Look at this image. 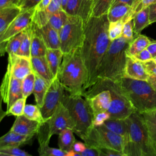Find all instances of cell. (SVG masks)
Instances as JSON below:
<instances>
[{
    "mask_svg": "<svg viewBox=\"0 0 156 156\" xmlns=\"http://www.w3.org/2000/svg\"><path fill=\"white\" fill-rule=\"evenodd\" d=\"M103 90H108L112 96L111 104L107 110L110 118L126 119L135 111L122 93L117 82L109 79H98L93 85L83 92L82 96L87 98Z\"/></svg>",
    "mask_w": 156,
    "mask_h": 156,
    "instance_id": "cell-6",
    "label": "cell"
},
{
    "mask_svg": "<svg viewBox=\"0 0 156 156\" xmlns=\"http://www.w3.org/2000/svg\"><path fill=\"white\" fill-rule=\"evenodd\" d=\"M82 140L88 147L98 149H114L123 153V138L120 135L101 126H93Z\"/></svg>",
    "mask_w": 156,
    "mask_h": 156,
    "instance_id": "cell-9",
    "label": "cell"
},
{
    "mask_svg": "<svg viewBox=\"0 0 156 156\" xmlns=\"http://www.w3.org/2000/svg\"><path fill=\"white\" fill-rule=\"evenodd\" d=\"M147 81L154 89L156 90V74L149 76Z\"/></svg>",
    "mask_w": 156,
    "mask_h": 156,
    "instance_id": "cell-57",
    "label": "cell"
},
{
    "mask_svg": "<svg viewBox=\"0 0 156 156\" xmlns=\"http://www.w3.org/2000/svg\"><path fill=\"white\" fill-rule=\"evenodd\" d=\"M128 57H132V58H133L140 62H147V61L152 60V57L151 54H150V52L148 51V50L146 48L133 56H128Z\"/></svg>",
    "mask_w": 156,
    "mask_h": 156,
    "instance_id": "cell-46",
    "label": "cell"
},
{
    "mask_svg": "<svg viewBox=\"0 0 156 156\" xmlns=\"http://www.w3.org/2000/svg\"><path fill=\"white\" fill-rule=\"evenodd\" d=\"M124 23L122 20L110 22L108 26V37L111 41L116 40L122 36Z\"/></svg>",
    "mask_w": 156,
    "mask_h": 156,
    "instance_id": "cell-39",
    "label": "cell"
},
{
    "mask_svg": "<svg viewBox=\"0 0 156 156\" xmlns=\"http://www.w3.org/2000/svg\"><path fill=\"white\" fill-rule=\"evenodd\" d=\"M24 30H25L16 35L7 42L5 46V52H7L8 54H16L23 41L24 35Z\"/></svg>",
    "mask_w": 156,
    "mask_h": 156,
    "instance_id": "cell-38",
    "label": "cell"
},
{
    "mask_svg": "<svg viewBox=\"0 0 156 156\" xmlns=\"http://www.w3.org/2000/svg\"><path fill=\"white\" fill-rule=\"evenodd\" d=\"M48 82L43 78L35 74L34 87L32 94L34 96L36 104L41 108L43 104L44 96L49 87Z\"/></svg>",
    "mask_w": 156,
    "mask_h": 156,
    "instance_id": "cell-27",
    "label": "cell"
},
{
    "mask_svg": "<svg viewBox=\"0 0 156 156\" xmlns=\"http://www.w3.org/2000/svg\"><path fill=\"white\" fill-rule=\"evenodd\" d=\"M134 38L140 35L141 31L149 24V7L138 12L133 18Z\"/></svg>",
    "mask_w": 156,
    "mask_h": 156,
    "instance_id": "cell-26",
    "label": "cell"
},
{
    "mask_svg": "<svg viewBox=\"0 0 156 156\" xmlns=\"http://www.w3.org/2000/svg\"><path fill=\"white\" fill-rule=\"evenodd\" d=\"M66 156H80V154L74 151L73 149H71L66 152Z\"/></svg>",
    "mask_w": 156,
    "mask_h": 156,
    "instance_id": "cell-58",
    "label": "cell"
},
{
    "mask_svg": "<svg viewBox=\"0 0 156 156\" xmlns=\"http://www.w3.org/2000/svg\"><path fill=\"white\" fill-rule=\"evenodd\" d=\"M116 82L135 111L141 114L156 109V90L147 80L122 77Z\"/></svg>",
    "mask_w": 156,
    "mask_h": 156,
    "instance_id": "cell-5",
    "label": "cell"
},
{
    "mask_svg": "<svg viewBox=\"0 0 156 156\" xmlns=\"http://www.w3.org/2000/svg\"><path fill=\"white\" fill-rule=\"evenodd\" d=\"M99 150L100 151V156H125L123 153L114 149H101Z\"/></svg>",
    "mask_w": 156,
    "mask_h": 156,
    "instance_id": "cell-48",
    "label": "cell"
},
{
    "mask_svg": "<svg viewBox=\"0 0 156 156\" xmlns=\"http://www.w3.org/2000/svg\"><path fill=\"white\" fill-rule=\"evenodd\" d=\"M26 99L24 98L17 99L10 106V107L6 110L7 115H13L15 116H18L23 115L24 108L26 105Z\"/></svg>",
    "mask_w": 156,
    "mask_h": 156,
    "instance_id": "cell-40",
    "label": "cell"
},
{
    "mask_svg": "<svg viewBox=\"0 0 156 156\" xmlns=\"http://www.w3.org/2000/svg\"><path fill=\"white\" fill-rule=\"evenodd\" d=\"M22 80L15 77L10 68L7 67L6 72L2 79L0 90L3 102L6 104L7 110L17 99L23 98L21 90Z\"/></svg>",
    "mask_w": 156,
    "mask_h": 156,
    "instance_id": "cell-12",
    "label": "cell"
},
{
    "mask_svg": "<svg viewBox=\"0 0 156 156\" xmlns=\"http://www.w3.org/2000/svg\"><path fill=\"white\" fill-rule=\"evenodd\" d=\"M7 67L15 77L21 80L32 72L30 58L13 54H9Z\"/></svg>",
    "mask_w": 156,
    "mask_h": 156,
    "instance_id": "cell-15",
    "label": "cell"
},
{
    "mask_svg": "<svg viewBox=\"0 0 156 156\" xmlns=\"http://www.w3.org/2000/svg\"><path fill=\"white\" fill-rule=\"evenodd\" d=\"M124 77L137 80H147L149 74L146 71L141 62L127 56Z\"/></svg>",
    "mask_w": 156,
    "mask_h": 156,
    "instance_id": "cell-18",
    "label": "cell"
},
{
    "mask_svg": "<svg viewBox=\"0 0 156 156\" xmlns=\"http://www.w3.org/2000/svg\"><path fill=\"white\" fill-rule=\"evenodd\" d=\"M137 1L138 0H115L113 4H117V3H124V4H126L127 5H129V6L132 7Z\"/></svg>",
    "mask_w": 156,
    "mask_h": 156,
    "instance_id": "cell-55",
    "label": "cell"
},
{
    "mask_svg": "<svg viewBox=\"0 0 156 156\" xmlns=\"http://www.w3.org/2000/svg\"><path fill=\"white\" fill-rule=\"evenodd\" d=\"M86 147H87V146H86V144H85V143H82V142L76 141V142L74 143V145H73V149L74 151H76V152L79 153L80 155V153H81L82 151H83L85 150V149L86 148Z\"/></svg>",
    "mask_w": 156,
    "mask_h": 156,
    "instance_id": "cell-52",
    "label": "cell"
},
{
    "mask_svg": "<svg viewBox=\"0 0 156 156\" xmlns=\"http://www.w3.org/2000/svg\"><path fill=\"white\" fill-rule=\"evenodd\" d=\"M42 123L30 119L24 115L16 116L10 130L23 136H34Z\"/></svg>",
    "mask_w": 156,
    "mask_h": 156,
    "instance_id": "cell-16",
    "label": "cell"
},
{
    "mask_svg": "<svg viewBox=\"0 0 156 156\" xmlns=\"http://www.w3.org/2000/svg\"><path fill=\"white\" fill-rule=\"evenodd\" d=\"M63 56V53L60 48H47L46 49L45 57L54 78L58 74Z\"/></svg>",
    "mask_w": 156,
    "mask_h": 156,
    "instance_id": "cell-23",
    "label": "cell"
},
{
    "mask_svg": "<svg viewBox=\"0 0 156 156\" xmlns=\"http://www.w3.org/2000/svg\"><path fill=\"white\" fill-rule=\"evenodd\" d=\"M152 140L156 143V109L141 113Z\"/></svg>",
    "mask_w": 156,
    "mask_h": 156,
    "instance_id": "cell-33",
    "label": "cell"
},
{
    "mask_svg": "<svg viewBox=\"0 0 156 156\" xmlns=\"http://www.w3.org/2000/svg\"><path fill=\"white\" fill-rule=\"evenodd\" d=\"M122 36L127 40L131 42L134 38L133 21V19L124 23L122 32Z\"/></svg>",
    "mask_w": 156,
    "mask_h": 156,
    "instance_id": "cell-43",
    "label": "cell"
},
{
    "mask_svg": "<svg viewBox=\"0 0 156 156\" xmlns=\"http://www.w3.org/2000/svg\"><path fill=\"white\" fill-rule=\"evenodd\" d=\"M103 128L120 135L124 140V147L127 143L129 138V124L126 119H107L102 126Z\"/></svg>",
    "mask_w": 156,
    "mask_h": 156,
    "instance_id": "cell-20",
    "label": "cell"
},
{
    "mask_svg": "<svg viewBox=\"0 0 156 156\" xmlns=\"http://www.w3.org/2000/svg\"><path fill=\"white\" fill-rule=\"evenodd\" d=\"M33 136H23L16 133L10 130L0 137V149L9 147H19L30 144Z\"/></svg>",
    "mask_w": 156,
    "mask_h": 156,
    "instance_id": "cell-22",
    "label": "cell"
},
{
    "mask_svg": "<svg viewBox=\"0 0 156 156\" xmlns=\"http://www.w3.org/2000/svg\"><path fill=\"white\" fill-rule=\"evenodd\" d=\"M149 21L151 24L156 22V2L149 5Z\"/></svg>",
    "mask_w": 156,
    "mask_h": 156,
    "instance_id": "cell-50",
    "label": "cell"
},
{
    "mask_svg": "<svg viewBox=\"0 0 156 156\" xmlns=\"http://www.w3.org/2000/svg\"><path fill=\"white\" fill-rule=\"evenodd\" d=\"M128 141L124 147L125 156H156V143L152 140L141 113L133 112L127 118Z\"/></svg>",
    "mask_w": 156,
    "mask_h": 156,
    "instance_id": "cell-3",
    "label": "cell"
},
{
    "mask_svg": "<svg viewBox=\"0 0 156 156\" xmlns=\"http://www.w3.org/2000/svg\"><path fill=\"white\" fill-rule=\"evenodd\" d=\"M85 23L76 16H69L67 22L58 31L60 49L64 54L80 48L84 38Z\"/></svg>",
    "mask_w": 156,
    "mask_h": 156,
    "instance_id": "cell-8",
    "label": "cell"
},
{
    "mask_svg": "<svg viewBox=\"0 0 156 156\" xmlns=\"http://www.w3.org/2000/svg\"><path fill=\"white\" fill-rule=\"evenodd\" d=\"M30 60L32 71L35 74L44 79L49 85L54 78L50 71L45 55L31 57Z\"/></svg>",
    "mask_w": 156,
    "mask_h": 156,
    "instance_id": "cell-21",
    "label": "cell"
},
{
    "mask_svg": "<svg viewBox=\"0 0 156 156\" xmlns=\"http://www.w3.org/2000/svg\"><path fill=\"white\" fill-rule=\"evenodd\" d=\"M115 0H93L92 16H99L107 13Z\"/></svg>",
    "mask_w": 156,
    "mask_h": 156,
    "instance_id": "cell-35",
    "label": "cell"
},
{
    "mask_svg": "<svg viewBox=\"0 0 156 156\" xmlns=\"http://www.w3.org/2000/svg\"><path fill=\"white\" fill-rule=\"evenodd\" d=\"M156 2V0H138L130 8L129 12L127 14L125 18L122 20L123 23L130 20L133 18L135 15L142 10L143 9L149 7L150 5Z\"/></svg>",
    "mask_w": 156,
    "mask_h": 156,
    "instance_id": "cell-34",
    "label": "cell"
},
{
    "mask_svg": "<svg viewBox=\"0 0 156 156\" xmlns=\"http://www.w3.org/2000/svg\"><path fill=\"white\" fill-rule=\"evenodd\" d=\"M151 40L146 35L140 34L129 43L126 51L127 56H133L146 49L151 43Z\"/></svg>",
    "mask_w": 156,
    "mask_h": 156,
    "instance_id": "cell-28",
    "label": "cell"
},
{
    "mask_svg": "<svg viewBox=\"0 0 156 156\" xmlns=\"http://www.w3.org/2000/svg\"><path fill=\"white\" fill-rule=\"evenodd\" d=\"M109 23L106 13L91 16L85 24L84 38L80 49L88 73L86 90L96 82L98 67L112 41L108 37Z\"/></svg>",
    "mask_w": 156,
    "mask_h": 156,
    "instance_id": "cell-1",
    "label": "cell"
},
{
    "mask_svg": "<svg viewBox=\"0 0 156 156\" xmlns=\"http://www.w3.org/2000/svg\"><path fill=\"white\" fill-rule=\"evenodd\" d=\"M130 43L122 36L111 41L98 67L96 80L109 79L116 82L124 77L126 51Z\"/></svg>",
    "mask_w": 156,
    "mask_h": 156,
    "instance_id": "cell-4",
    "label": "cell"
},
{
    "mask_svg": "<svg viewBox=\"0 0 156 156\" xmlns=\"http://www.w3.org/2000/svg\"><path fill=\"white\" fill-rule=\"evenodd\" d=\"M80 156H100V151L96 148L87 146L85 150L80 153Z\"/></svg>",
    "mask_w": 156,
    "mask_h": 156,
    "instance_id": "cell-49",
    "label": "cell"
},
{
    "mask_svg": "<svg viewBox=\"0 0 156 156\" xmlns=\"http://www.w3.org/2000/svg\"><path fill=\"white\" fill-rule=\"evenodd\" d=\"M41 0H18L17 6L19 7L21 11L34 9Z\"/></svg>",
    "mask_w": 156,
    "mask_h": 156,
    "instance_id": "cell-44",
    "label": "cell"
},
{
    "mask_svg": "<svg viewBox=\"0 0 156 156\" xmlns=\"http://www.w3.org/2000/svg\"><path fill=\"white\" fill-rule=\"evenodd\" d=\"M131 7L124 3L113 4L107 12L109 22H116L122 20L129 12Z\"/></svg>",
    "mask_w": 156,
    "mask_h": 156,
    "instance_id": "cell-29",
    "label": "cell"
},
{
    "mask_svg": "<svg viewBox=\"0 0 156 156\" xmlns=\"http://www.w3.org/2000/svg\"><path fill=\"white\" fill-rule=\"evenodd\" d=\"M34 12L35 8L21 11L0 35V56L4 55L5 52V46L7 42L30 25Z\"/></svg>",
    "mask_w": 156,
    "mask_h": 156,
    "instance_id": "cell-11",
    "label": "cell"
},
{
    "mask_svg": "<svg viewBox=\"0 0 156 156\" xmlns=\"http://www.w3.org/2000/svg\"><path fill=\"white\" fill-rule=\"evenodd\" d=\"M146 49L151 54L152 58L156 56V40L151 41Z\"/></svg>",
    "mask_w": 156,
    "mask_h": 156,
    "instance_id": "cell-53",
    "label": "cell"
},
{
    "mask_svg": "<svg viewBox=\"0 0 156 156\" xmlns=\"http://www.w3.org/2000/svg\"><path fill=\"white\" fill-rule=\"evenodd\" d=\"M93 0H68L65 11L73 16L81 18L85 24L92 16Z\"/></svg>",
    "mask_w": 156,
    "mask_h": 156,
    "instance_id": "cell-14",
    "label": "cell"
},
{
    "mask_svg": "<svg viewBox=\"0 0 156 156\" xmlns=\"http://www.w3.org/2000/svg\"><path fill=\"white\" fill-rule=\"evenodd\" d=\"M52 0H41L40 2L35 7V10H42L45 9L50 4Z\"/></svg>",
    "mask_w": 156,
    "mask_h": 156,
    "instance_id": "cell-54",
    "label": "cell"
},
{
    "mask_svg": "<svg viewBox=\"0 0 156 156\" xmlns=\"http://www.w3.org/2000/svg\"><path fill=\"white\" fill-rule=\"evenodd\" d=\"M66 90L56 76L49 84L46 93L44 102L40 108L43 119L46 121L54 114L60 104Z\"/></svg>",
    "mask_w": 156,
    "mask_h": 156,
    "instance_id": "cell-10",
    "label": "cell"
},
{
    "mask_svg": "<svg viewBox=\"0 0 156 156\" xmlns=\"http://www.w3.org/2000/svg\"><path fill=\"white\" fill-rule=\"evenodd\" d=\"M38 154L40 156H66V152L60 148L51 147L49 145L39 147Z\"/></svg>",
    "mask_w": 156,
    "mask_h": 156,
    "instance_id": "cell-41",
    "label": "cell"
},
{
    "mask_svg": "<svg viewBox=\"0 0 156 156\" xmlns=\"http://www.w3.org/2000/svg\"><path fill=\"white\" fill-rule=\"evenodd\" d=\"M152 60H153V61H154L155 63H156V56L152 58Z\"/></svg>",
    "mask_w": 156,
    "mask_h": 156,
    "instance_id": "cell-60",
    "label": "cell"
},
{
    "mask_svg": "<svg viewBox=\"0 0 156 156\" xmlns=\"http://www.w3.org/2000/svg\"><path fill=\"white\" fill-rule=\"evenodd\" d=\"M68 0H60V3H61V8L62 10L65 11L67 2Z\"/></svg>",
    "mask_w": 156,
    "mask_h": 156,
    "instance_id": "cell-59",
    "label": "cell"
},
{
    "mask_svg": "<svg viewBox=\"0 0 156 156\" xmlns=\"http://www.w3.org/2000/svg\"><path fill=\"white\" fill-rule=\"evenodd\" d=\"M21 12V9L17 5L0 9V35Z\"/></svg>",
    "mask_w": 156,
    "mask_h": 156,
    "instance_id": "cell-25",
    "label": "cell"
},
{
    "mask_svg": "<svg viewBox=\"0 0 156 156\" xmlns=\"http://www.w3.org/2000/svg\"><path fill=\"white\" fill-rule=\"evenodd\" d=\"M32 23L43 38L47 48H60L58 32L54 29L49 23L40 27L37 26L32 22Z\"/></svg>",
    "mask_w": 156,
    "mask_h": 156,
    "instance_id": "cell-19",
    "label": "cell"
},
{
    "mask_svg": "<svg viewBox=\"0 0 156 156\" xmlns=\"http://www.w3.org/2000/svg\"><path fill=\"white\" fill-rule=\"evenodd\" d=\"M62 103L68 110L75 122L73 130L82 140L93 126V113L87 101L80 94H71L65 92Z\"/></svg>",
    "mask_w": 156,
    "mask_h": 156,
    "instance_id": "cell-7",
    "label": "cell"
},
{
    "mask_svg": "<svg viewBox=\"0 0 156 156\" xmlns=\"http://www.w3.org/2000/svg\"><path fill=\"white\" fill-rule=\"evenodd\" d=\"M85 99L91 107L93 115H95L108 110L111 104L112 96L108 90H103Z\"/></svg>",
    "mask_w": 156,
    "mask_h": 156,
    "instance_id": "cell-17",
    "label": "cell"
},
{
    "mask_svg": "<svg viewBox=\"0 0 156 156\" xmlns=\"http://www.w3.org/2000/svg\"><path fill=\"white\" fill-rule=\"evenodd\" d=\"M80 48L63 54L57 76L66 91L71 94L82 95L88 83V73Z\"/></svg>",
    "mask_w": 156,
    "mask_h": 156,
    "instance_id": "cell-2",
    "label": "cell"
},
{
    "mask_svg": "<svg viewBox=\"0 0 156 156\" xmlns=\"http://www.w3.org/2000/svg\"><path fill=\"white\" fill-rule=\"evenodd\" d=\"M30 43H31V28L30 25L24 30V35L23 41L21 43L20 48L17 51L16 55L30 58L31 57L30 56Z\"/></svg>",
    "mask_w": 156,
    "mask_h": 156,
    "instance_id": "cell-32",
    "label": "cell"
},
{
    "mask_svg": "<svg viewBox=\"0 0 156 156\" xmlns=\"http://www.w3.org/2000/svg\"><path fill=\"white\" fill-rule=\"evenodd\" d=\"M35 79V74L32 71L26 76L21 83V90L23 98L27 99L33 92Z\"/></svg>",
    "mask_w": 156,
    "mask_h": 156,
    "instance_id": "cell-37",
    "label": "cell"
},
{
    "mask_svg": "<svg viewBox=\"0 0 156 156\" xmlns=\"http://www.w3.org/2000/svg\"><path fill=\"white\" fill-rule=\"evenodd\" d=\"M108 118H110V115L107 111L99 113L94 115L93 125V126H101Z\"/></svg>",
    "mask_w": 156,
    "mask_h": 156,
    "instance_id": "cell-45",
    "label": "cell"
},
{
    "mask_svg": "<svg viewBox=\"0 0 156 156\" xmlns=\"http://www.w3.org/2000/svg\"><path fill=\"white\" fill-rule=\"evenodd\" d=\"M69 16V15L65 11L60 9L49 17L48 23L54 29L58 32L67 22Z\"/></svg>",
    "mask_w": 156,
    "mask_h": 156,
    "instance_id": "cell-31",
    "label": "cell"
},
{
    "mask_svg": "<svg viewBox=\"0 0 156 156\" xmlns=\"http://www.w3.org/2000/svg\"><path fill=\"white\" fill-rule=\"evenodd\" d=\"M31 28V43H30V56L40 57L44 56L47 47L32 23Z\"/></svg>",
    "mask_w": 156,
    "mask_h": 156,
    "instance_id": "cell-24",
    "label": "cell"
},
{
    "mask_svg": "<svg viewBox=\"0 0 156 156\" xmlns=\"http://www.w3.org/2000/svg\"><path fill=\"white\" fill-rule=\"evenodd\" d=\"M48 128L50 137L54 135H58L63 130L69 128L74 130L75 122L68 110L61 102L58 108L51 116L45 121Z\"/></svg>",
    "mask_w": 156,
    "mask_h": 156,
    "instance_id": "cell-13",
    "label": "cell"
},
{
    "mask_svg": "<svg viewBox=\"0 0 156 156\" xmlns=\"http://www.w3.org/2000/svg\"><path fill=\"white\" fill-rule=\"evenodd\" d=\"M23 115L30 119L38 121L41 123L44 122L40 108L37 104H26Z\"/></svg>",
    "mask_w": 156,
    "mask_h": 156,
    "instance_id": "cell-36",
    "label": "cell"
},
{
    "mask_svg": "<svg viewBox=\"0 0 156 156\" xmlns=\"http://www.w3.org/2000/svg\"><path fill=\"white\" fill-rule=\"evenodd\" d=\"M2 97L1 95V92L0 90V122L4 119V118L7 116V111H4L2 108Z\"/></svg>",
    "mask_w": 156,
    "mask_h": 156,
    "instance_id": "cell-56",
    "label": "cell"
},
{
    "mask_svg": "<svg viewBox=\"0 0 156 156\" xmlns=\"http://www.w3.org/2000/svg\"><path fill=\"white\" fill-rule=\"evenodd\" d=\"M18 2V0H0V9L12 5H17Z\"/></svg>",
    "mask_w": 156,
    "mask_h": 156,
    "instance_id": "cell-51",
    "label": "cell"
},
{
    "mask_svg": "<svg viewBox=\"0 0 156 156\" xmlns=\"http://www.w3.org/2000/svg\"><path fill=\"white\" fill-rule=\"evenodd\" d=\"M0 156H31L19 147H9L0 149Z\"/></svg>",
    "mask_w": 156,
    "mask_h": 156,
    "instance_id": "cell-42",
    "label": "cell"
},
{
    "mask_svg": "<svg viewBox=\"0 0 156 156\" xmlns=\"http://www.w3.org/2000/svg\"><path fill=\"white\" fill-rule=\"evenodd\" d=\"M142 63L149 76L156 74V63L152 60L142 62Z\"/></svg>",
    "mask_w": 156,
    "mask_h": 156,
    "instance_id": "cell-47",
    "label": "cell"
},
{
    "mask_svg": "<svg viewBox=\"0 0 156 156\" xmlns=\"http://www.w3.org/2000/svg\"><path fill=\"white\" fill-rule=\"evenodd\" d=\"M76 142L73 129L67 128L61 131L58 135V148L67 152L73 149V145Z\"/></svg>",
    "mask_w": 156,
    "mask_h": 156,
    "instance_id": "cell-30",
    "label": "cell"
}]
</instances>
